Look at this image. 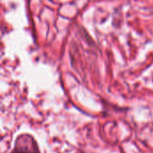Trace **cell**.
<instances>
[{
	"mask_svg": "<svg viewBox=\"0 0 153 153\" xmlns=\"http://www.w3.org/2000/svg\"><path fill=\"white\" fill-rule=\"evenodd\" d=\"M14 153H30V152H26V151H18V152H15Z\"/></svg>",
	"mask_w": 153,
	"mask_h": 153,
	"instance_id": "obj_1",
	"label": "cell"
}]
</instances>
